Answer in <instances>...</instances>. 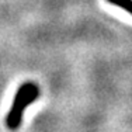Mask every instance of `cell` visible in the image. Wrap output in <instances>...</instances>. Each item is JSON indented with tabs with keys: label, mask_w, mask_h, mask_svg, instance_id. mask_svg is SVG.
<instances>
[{
	"label": "cell",
	"mask_w": 132,
	"mask_h": 132,
	"mask_svg": "<svg viewBox=\"0 0 132 132\" xmlns=\"http://www.w3.org/2000/svg\"><path fill=\"white\" fill-rule=\"evenodd\" d=\"M38 97V87L32 83H27L24 86L20 87L17 96H15L14 104H13V110L10 111L9 115V125L11 128L17 127V124L21 119V112L24 111V108L32 103L34 100Z\"/></svg>",
	"instance_id": "6da1fadb"
},
{
	"label": "cell",
	"mask_w": 132,
	"mask_h": 132,
	"mask_svg": "<svg viewBox=\"0 0 132 132\" xmlns=\"http://www.w3.org/2000/svg\"><path fill=\"white\" fill-rule=\"evenodd\" d=\"M110 3H112V4L118 6V7L124 9V10H127L128 13L132 14V0H108Z\"/></svg>",
	"instance_id": "7a4b0ae2"
}]
</instances>
